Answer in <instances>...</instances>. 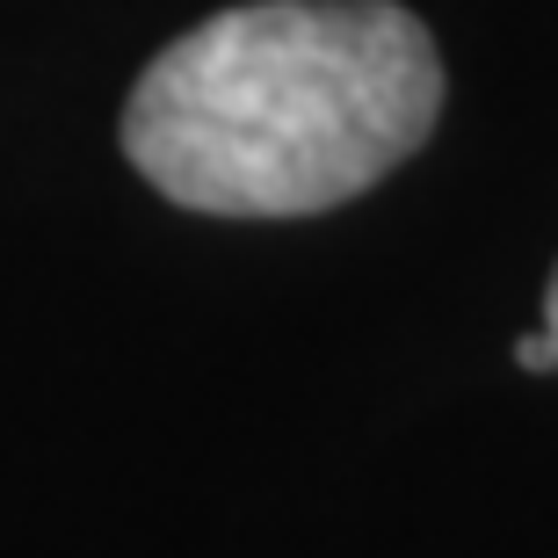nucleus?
Masks as SVG:
<instances>
[{
	"mask_svg": "<svg viewBox=\"0 0 558 558\" xmlns=\"http://www.w3.org/2000/svg\"><path fill=\"white\" fill-rule=\"evenodd\" d=\"M442 59L392 0H254L145 65L124 153L210 218H312L385 182L435 131Z\"/></svg>",
	"mask_w": 558,
	"mask_h": 558,
	"instance_id": "obj_1",
	"label": "nucleus"
},
{
	"mask_svg": "<svg viewBox=\"0 0 558 558\" xmlns=\"http://www.w3.org/2000/svg\"><path fill=\"white\" fill-rule=\"evenodd\" d=\"M515 363H522V371H558V333L551 327L522 333V341H515Z\"/></svg>",
	"mask_w": 558,
	"mask_h": 558,
	"instance_id": "obj_2",
	"label": "nucleus"
},
{
	"mask_svg": "<svg viewBox=\"0 0 558 558\" xmlns=\"http://www.w3.org/2000/svg\"><path fill=\"white\" fill-rule=\"evenodd\" d=\"M544 327L558 333V269H551V290H544Z\"/></svg>",
	"mask_w": 558,
	"mask_h": 558,
	"instance_id": "obj_3",
	"label": "nucleus"
}]
</instances>
